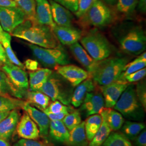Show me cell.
Listing matches in <instances>:
<instances>
[{
	"label": "cell",
	"mask_w": 146,
	"mask_h": 146,
	"mask_svg": "<svg viewBox=\"0 0 146 146\" xmlns=\"http://www.w3.org/2000/svg\"><path fill=\"white\" fill-rule=\"evenodd\" d=\"M73 110V108L71 107L62 104L61 102L56 100L54 101L52 103L49 104L48 107L44 110H46L51 113L58 114L64 111L71 112Z\"/></svg>",
	"instance_id": "38"
},
{
	"label": "cell",
	"mask_w": 146,
	"mask_h": 146,
	"mask_svg": "<svg viewBox=\"0 0 146 146\" xmlns=\"http://www.w3.org/2000/svg\"><path fill=\"white\" fill-rule=\"evenodd\" d=\"M16 7L24 13L26 20L36 21V1L35 0H14Z\"/></svg>",
	"instance_id": "32"
},
{
	"label": "cell",
	"mask_w": 146,
	"mask_h": 146,
	"mask_svg": "<svg viewBox=\"0 0 146 146\" xmlns=\"http://www.w3.org/2000/svg\"><path fill=\"white\" fill-rule=\"evenodd\" d=\"M14 146H47V145L42 141L21 139L17 141Z\"/></svg>",
	"instance_id": "43"
},
{
	"label": "cell",
	"mask_w": 146,
	"mask_h": 146,
	"mask_svg": "<svg viewBox=\"0 0 146 146\" xmlns=\"http://www.w3.org/2000/svg\"><path fill=\"white\" fill-rule=\"evenodd\" d=\"M0 59L1 60L2 62L3 63V64L6 63L9 61L5 54V48L1 43H0Z\"/></svg>",
	"instance_id": "48"
},
{
	"label": "cell",
	"mask_w": 146,
	"mask_h": 146,
	"mask_svg": "<svg viewBox=\"0 0 146 146\" xmlns=\"http://www.w3.org/2000/svg\"><path fill=\"white\" fill-rule=\"evenodd\" d=\"M114 20L111 9L101 0H96L86 14L80 18L83 27H104L110 26Z\"/></svg>",
	"instance_id": "6"
},
{
	"label": "cell",
	"mask_w": 146,
	"mask_h": 146,
	"mask_svg": "<svg viewBox=\"0 0 146 146\" xmlns=\"http://www.w3.org/2000/svg\"><path fill=\"white\" fill-rule=\"evenodd\" d=\"M1 68L11 84L25 98L29 88V80L25 69L9 61L3 64Z\"/></svg>",
	"instance_id": "9"
},
{
	"label": "cell",
	"mask_w": 146,
	"mask_h": 146,
	"mask_svg": "<svg viewBox=\"0 0 146 146\" xmlns=\"http://www.w3.org/2000/svg\"><path fill=\"white\" fill-rule=\"evenodd\" d=\"M25 98L27 103L42 111L46 110L50 104V98L40 91H28Z\"/></svg>",
	"instance_id": "25"
},
{
	"label": "cell",
	"mask_w": 146,
	"mask_h": 146,
	"mask_svg": "<svg viewBox=\"0 0 146 146\" xmlns=\"http://www.w3.org/2000/svg\"><path fill=\"white\" fill-rule=\"evenodd\" d=\"M16 130L21 139L37 140L40 136L37 125L26 111L20 119Z\"/></svg>",
	"instance_id": "14"
},
{
	"label": "cell",
	"mask_w": 146,
	"mask_h": 146,
	"mask_svg": "<svg viewBox=\"0 0 146 146\" xmlns=\"http://www.w3.org/2000/svg\"><path fill=\"white\" fill-rule=\"evenodd\" d=\"M52 73V70L48 68H38L36 70L29 73L30 90L38 91Z\"/></svg>",
	"instance_id": "22"
},
{
	"label": "cell",
	"mask_w": 146,
	"mask_h": 146,
	"mask_svg": "<svg viewBox=\"0 0 146 146\" xmlns=\"http://www.w3.org/2000/svg\"><path fill=\"white\" fill-rule=\"evenodd\" d=\"M25 102L14 97L0 96V112L22 108Z\"/></svg>",
	"instance_id": "34"
},
{
	"label": "cell",
	"mask_w": 146,
	"mask_h": 146,
	"mask_svg": "<svg viewBox=\"0 0 146 146\" xmlns=\"http://www.w3.org/2000/svg\"><path fill=\"white\" fill-rule=\"evenodd\" d=\"M0 96L14 97L19 99L24 98L22 94L11 84L5 73L2 70H0Z\"/></svg>",
	"instance_id": "26"
},
{
	"label": "cell",
	"mask_w": 146,
	"mask_h": 146,
	"mask_svg": "<svg viewBox=\"0 0 146 146\" xmlns=\"http://www.w3.org/2000/svg\"><path fill=\"white\" fill-rule=\"evenodd\" d=\"M88 140L84 128V121L69 131V135L66 143L68 146H87Z\"/></svg>",
	"instance_id": "23"
},
{
	"label": "cell",
	"mask_w": 146,
	"mask_h": 146,
	"mask_svg": "<svg viewBox=\"0 0 146 146\" xmlns=\"http://www.w3.org/2000/svg\"><path fill=\"white\" fill-rule=\"evenodd\" d=\"M113 108L128 120L139 121L145 117L144 108L137 97L135 87L133 84L128 85Z\"/></svg>",
	"instance_id": "4"
},
{
	"label": "cell",
	"mask_w": 146,
	"mask_h": 146,
	"mask_svg": "<svg viewBox=\"0 0 146 146\" xmlns=\"http://www.w3.org/2000/svg\"><path fill=\"white\" fill-rule=\"evenodd\" d=\"M62 122L68 130L70 131L82 122L80 113L78 110H73L63 118Z\"/></svg>",
	"instance_id": "37"
},
{
	"label": "cell",
	"mask_w": 146,
	"mask_h": 146,
	"mask_svg": "<svg viewBox=\"0 0 146 146\" xmlns=\"http://www.w3.org/2000/svg\"><path fill=\"white\" fill-rule=\"evenodd\" d=\"M129 84L125 80H117L109 84L101 86L100 90L104 98L105 107L113 108Z\"/></svg>",
	"instance_id": "11"
},
{
	"label": "cell",
	"mask_w": 146,
	"mask_h": 146,
	"mask_svg": "<svg viewBox=\"0 0 146 146\" xmlns=\"http://www.w3.org/2000/svg\"><path fill=\"white\" fill-rule=\"evenodd\" d=\"M81 106V109L86 116L100 114L105 107L104 98L101 92L94 90L87 93Z\"/></svg>",
	"instance_id": "13"
},
{
	"label": "cell",
	"mask_w": 146,
	"mask_h": 146,
	"mask_svg": "<svg viewBox=\"0 0 146 146\" xmlns=\"http://www.w3.org/2000/svg\"><path fill=\"white\" fill-rule=\"evenodd\" d=\"M136 93L143 108H146V86L145 81H141L136 85Z\"/></svg>",
	"instance_id": "39"
},
{
	"label": "cell",
	"mask_w": 146,
	"mask_h": 146,
	"mask_svg": "<svg viewBox=\"0 0 146 146\" xmlns=\"http://www.w3.org/2000/svg\"><path fill=\"white\" fill-rule=\"evenodd\" d=\"M146 66V52H144L140 54L135 60L125 64L123 72L118 80H123V78L127 75L145 68Z\"/></svg>",
	"instance_id": "31"
},
{
	"label": "cell",
	"mask_w": 146,
	"mask_h": 146,
	"mask_svg": "<svg viewBox=\"0 0 146 146\" xmlns=\"http://www.w3.org/2000/svg\"><path fill=\"white\" fill-rule=\"evenodd\" d=\"M25 68L27 69L34 72L38 69V63L36 61L31 59H27L24 63Z\"/></svg>",
	"instance_id": "46"
},
{
	"label": "cell",
	"mask_w": 146,
	"mask_h": 146,
	"mask_svg": "<svg viewBox=\"0 0 146 146\" xmlns=\"http://www.w3.org/2000/svg\"><path fill=\"white\" fill-rule=\"evenodd\" d=\"M20 119L18 110H11L5 118L0 122V138L8 140L16 130Z\"/></svg>",
	"instance_id": "19"
},
{
	"label": "cell",
	"mask_w": 146,
	"mask_h": 146,
	"mask_svg": "<svg viewBox=\"0 0 146 146\" xmlns=\"http://www.w3.org/2000/svg\"><path fill=\"white\" fill-rule=\"evenodd\" d=\"M100 114L102 116V121L99 131L94 136L93 139L90 141L87 146H101L106 140L108 136L112 131L108 125L104 113L101 111Z\"/></svg>",
	"instance_id": "28"
},
{
	"label": "cell",
	"mask_w": 146,
	"mask_h": 146,
	"mask_svg": "<svg viewBox=\"0 0 146 146\" xmlns=\"http://www.w3.org/2000/svg\"><path fill=\"white\" fill-rule=\"evenodd\" d=\"M36 21L40 25L50 27L52 29L56 24L52 19L49 2L48 0H35Z\"/></svg>",
	"instance_id": "20"
},
{
	"label": "cell",
	"mask_w": 146,
	"mask_h": 146,
	"mask_svg": "<svg viewBox=\"0 0 146 146\" xmlns=\"http://www.w3.org/2000/svg\"><path fill=\"white\" fill-rule=\"evenodd\" d=\"M119 42L121 49L131 55H139L146 50V35L140 26L134 27L122 34Z\"/></svg>",
	"instance_id": "8"
},
{
	"label": "cell",
	"mask_w": 146,
	"mask_h": 146,
	"mask_svg": "<svg viewBox=\"0 0 146 146\" xmlns=\"http://www.w3.org/2000/svg\"><path fill=\"white\" fill-rule=\"evenodd\" d=\"M49 134L54 141L58 143H66L69 131L62 121H50Z\"/></svg>",
	"instance_id": "24"
},
{
	"label": "cell",
	"mask_w": 146,
	"mask_h": 146,
	"mask_svg": "<svg viewBox=\"0 0 146 146\" xmlns=\"http://www.w3.org/2000/svg\"><path fill=\"white\" fill-rule=\"evenodd\" d=\"M146 68H143L141 70L136 71L134 73H131L125 76L123 80H125L129 84L136 82L137 81H140L146 76Z\"/></svg>",
	"instance_id": "41"
},
{
	"label": "cell",
	"mask_w": 146,
	"mask_h": 146,
	"mask_svg": "<svg viewBox=\"0 0 146 146\" xmlns=\"http://www.w3.org/2000/svg\"><path fill=\"white\" fill-rule=\"evenodd\" d=\"M32 120L36 124L40 131V135L43 137H47L49 134V128L50 120L42 110L31 106L26 101L22 107Z\"/></svg>",
	"instance_id": "15"
},
{
	"label": "cell",
	"mask_w": 146,
	"mask_h": 146,
	"mask_svg": "<svg viewBox=\"0 0 146 146\" xmlns=\"http://www.w3.org/2000/svg\"><path fill=\"white\" fill-rule=\"evenodd\" d=\"M0 146H11L7 140L0 138Z\"/></svg>",
	"instance_id": "52"
},
{
	"label": "cell",
	"mask_w": 146,
	"mask_h": 146,
	"mask_svg": "<svg viewBox=\"0 0 146 146\" xmlns=\"http://www.w3.org/2000/svg\"><path fill=\"white\" fill-rule=\"evenodd\" d=\"M128 62V58L122 57H109L98 61L90 78L100 86L109 84L119 79Z\"/></svg>",
	"instance_id": "2"
},
{
	"label": "cell",
	"mask_w": 146,
	"mask_h": 146,
	"mask_svg": "<svg viewBox=\"0 0 146 146\" xmlns=\"http://www.w3.org/2000/svg\"><path fill=\"white\" fill-rule=\"evenodd\" d=\"M3 63L2 62V61H1V60L0 59V67H1V66L2 65H3Z\"/></svg>",
	"instance_id": "54"
},
{
	"label": "cell",
	"mask_w": 146,
	"mask_h": 146,
	"mask_svg": "<svg viewBox=\"0 0 146 146\" xmlns=\"http://www.w3.org/2000/svg\"><path fill=\"white\" fill-rule=\"evenodd\" d=\"M101 146H133L131 141L122 133L111 132Z\"/></svg>",
	"instance_id": "35"
},
{
	"label": "cell",
	"mask_w": 146,
	"mask_h": 146,
	"mask_svg": "<svg viewBox=\"0 0 146 146\" xmlns=\"http://www.w3.org/2000/svg\"><path fill=\"white\" fill-rule=\"evenodd\" d=\"M136 146H146V131L144 129L134 140Z\"/></svg>",
	"instance_id": "45"
},
{
	"label": "cell",
	"mask_w": 146,
	"mask_h": 146,
	"mask_svg": "<svg viewBox=\"0 0 146 146\" xmlns=\"http://www.w3.org/2000/svg\"><path fill=\"white\" fill-rule=\"evenodd\" d=\"M102 121L101 114L90 115L84 121V128L88 141H91L99 131Z\"/></svg>",
	"instance_id": "29"
},
{
	"label": "cell",
	"mask_w": 146,
	"mask_h": 146,
	"mask_svg": "<svg viewBox=\"0 0 146 146\" xmlns=\"http://www.w3.org/2000/svg\"><path fill=\"white\" fill-rule=\"evenodd\" d=\"M102 111L105 115L106 121L111 131H117L121 128L125 120L120 113L116 110L106 107Z\"/></svg>",
	"instance_id": "27"
},
{
	"label": "cell",
	"mask_w": 146,
	"mask_h": 146,
	"mask_svg": "<svg viewBox=\"0 0 146 146\" xmlns=\"http://www.w3.org/2000/svg\"><path fill=\"white\" fill-rule=\"evenodd\" d=\"M0 43L2 44L5 50V54L8 60L10 62L15 64L19 67L25 69V66L23 63L21 62L16 57L15 53L11 47V35L9 33L5 32L3 36L2 37Z\"/></svg>",
	"instance_id": "33"
},
{
	"label": "cell",
	"mask_w": 146,
	"mask_h": 146,
	"mask_svg": "<svg viewBox=\"0 0 146 146\" xmlns=\"http://www.w3.org/2000/svg\"><path fill=\"white\" fill-rule=\"evenodd\" d=\"M62 5L73 13L78 11V0H52Z\"/></svg>",
	"instance_id": "42"
},
{
	"label": "cell",
	"mask_w": 146,
	"mask_h": 146,
	"mask_svg": "<svg viewBox=\"0 0 146 146\" xmlns=\"http://www.w3.org/2000/svg\"><path fill=\"white\" fill-rule=\"evenodd\" d=\"M106 5H114L117 3L118 0H101Z\"/></svg>",
	"instance_id": "50"
},
{
	"label": "cell",
	"mask_w": 146,
	"mask_h": 146,
	"mask_svg": "<svg viewBox=\"0 0 146 146\" xmlns=\"http://www.w3.org/2000/svg\"><path fill=\"white\" fill-rule=\"evenodd\" d=\"M52 29L58 41L63 45L70 46L78 42L82 36L81 31L73 26H60L56 25Z\"/></svg>",
	"instance_id": "16"
},
{
	"label": "cell",
	"mask_w": 146,
	"mask_h": 146,
	"mask_svg": "<svg viewBox=\"0 0 146 146\" xmlns=\"http://www.w3.org/2000/svg\"><path fill=\"white\" fill-rule=\"evenodd\" d=\"M54 69L56 73L67 80L74 87L90 78V75L87 71L73 64L58 66Z\"/></svg>",
	"instance_id": "12"
},
{
	"label": "cell",
	"mask_w": 146,
	"mask_h": 146,
	"mask_svg": "<svg viewBox=\"0 0 146 146\" xmlns=\"http://www.w3.org/2000/svg\"><path fill=\"white\" fill-rule=\"evenodd\" d=\"M145 127L143 122L127 121L121 127V132L129 140H134Z\"/></svg>",
	"instance_id": "30"
},
{
	"label": "cell",
	"mask_w": 146,
	"mask_h": 146,
	"mask_svg": "<svg viewBox=\"0 0 146 146\" xmlns=\"http://www.w3.org/2000/svg\"><path fill=\"white\" fill-rule=\"evenodd\" d=\"M25 20L24 13L17 7H0V24L5 32L11 34Z\"/></svg>",
	"instance_id": "10"
},
{
	"label": "cell",
	"mask_w": 146,
	"mask_h": 146,
	"mask_svg": "<svg viewBox=\"0 0 146 146\" xmlns=\"http://www.w3.org/2000/svg\"><path fill=\"white\" fill-rule=\"evenodd\" d=\"M138 0H118L116 5L117 11L125 15H131L135 10Z\"/></svg>",
	"instance_id": "36"
},
{
	"label": "cell",
	"mask_w": 146,
	"mask_h": 146,
	"mask_svg": "<svg viewBox=\"0 0 146 146\" xmlns=\"http://www.w3.org/2000/svg\"><path fill=\"white\" fill-rule=\"evenodd\" d=\"M95 1L96 0H78V11L75 13L76 16L80 19L84 16L94 4Z\"/></svg>",
	"instance_id": "40"
},
{
	"label": "cell",
	"mask_w": 146,
	"mask_h": 146,
	"mask_svg": "<svg viewBox=\"0 0 146 146\" xmlns=\"http://www.w3.org/2000/svg\"><path fill=\"white\" fill-rule=\"evenodd\" d=\"M11 111H2L0 112V122L5 118L8 115H9Z\"/></svg>",
	"instance_id": "51"
},
{
	"label": "cell",
	"mask_w": 146,
	"mask_h": 146,
	"mask_svg": "<svg viewBox=\"0 0 146 146\" xmlns=\"http://www.w3.org/2000/svg\"><path fill=\"white\" fill-rule=\"evenodd\" d=\"M43 111L47 115L50 121H62L63 118L70 113L69 111H64L58 114H54L49 113L46 110H43Z\"/></svg>",
	"instance_id": "44"
},
{
	"label": "cell",
	"mask_w": 146,
	"mask_h": 146,
	"mask_svg": "<svg viewBox=\"0 0 146 146\" xmlns=\"http://www.w3.org/2000/svg\"><path fill=\"white\" fill-rule=\"evenodd\" d=\"M69 46L74 56L88 72L90 78V75L94 72L98 62L95 61L78 42Z\"/></svg>",
	"instance_id": "17"
},
{
	"label": "cell",
	"mask_w": 146,
	"mask_h": 146,
	"mask_svg": "<svg viewBox=\"0 0 146 146\" xmlns=\"http://www.w3.org/2000/svg\"><path fill=\"white\" fill-rule=\"evenodd\" d=\"M80 42L89 55L97 62L109 58L113 52V47L108 39L96 29L82 36Z\"/></svg>",
	"instance_id": "3"
},
{
	"label": "cell",
	"mask_w": 146,
	"mask_h": 146,
	"mask_svg": "<svg viewBox=\"0 0 146 146\" xmlns=\"http://www.w3.org/2000/svg\"><path fill=\"white\" fill-rule=\"evenodd\" d=\"M73 87L58 73H52L38 91L47 95L50 99L58 101L69 106L73 94Z\"/></svg>",
	"instance_id": "5"
},
{
	"label": "cell",
	"mask_w": 146,
	"mask_h": 146,
	"mask_svg": "<svg viewBox=\"0 0 146 146\" xmlns=\"http://www.w3.org/2000/svg\"><path fill=\"white\" fill-rule=\"evenodd\" d=\"M54 23L60 26H72L73 17L70 11L59 3L49 0Z\"/></svg>",
	"instance_id": "18"
},
{
	"label": "cell",
	"mask_w": 146,
	"mask_h": 146,
	"mask_svg": "<svg viewBox=\"0 0 146 146\" xmlns=\"http://www.w3.org/2000/svg\"><path fill=\"white\" fill-rule=\"evenodd\" d=\"M11 35L39 47L60 48L59 41L52 29L37 22L26 20L12 31Z\"/></svg>",
	"instance_id": "1"
},
{
	"label": "cell",
	"mask_w": 146,
	"mask_h": 146,
	"mask_svg": "<svg viewBox=\"0 0 146 146\" xmlns=\"http://www.w3.org/2000/svg\"><path fill=\"white\" fill-rule=\"evenodd\" d=\"M5 32V31H3V29H2V27H1V24H0V41H1V39H2V37L3 36V34H4Z\"/></svg>",
	"instance_id": "53"
},
{
	"label": "cell",
	"mask_w": 146,
	"mask_h": 146,
	"mask_svg": "<svg viewBox=\"0 0 146 146\" xmlns=\"http://www.w3.org/2000/svg\"><path fill=\"white\" fill-rule=\"evenodd\" d=\"M34 56L47 67L55 68L58 66L68 64L69 58L67 52L60 48H47L29 44Z\"/></svg>",
	"instance_id": "7"
},
{
	"label": "cell",
	"mask_w": 146,
	"mask_h": 146,
	"mask_svg": "<svg viewBox=\"0 0 146 146\" xmlns=\"http://www.w3.org/2000/svg\"><path fill=\"white\" fill-rule=\"evenodd\" d=\"M137 7L139 11L142 14H145L146 11V0H138Z\"/></svg>",
	"instance_id": "49"
},
{
	"label": "cell",
	"mask_w": 146,
	"mask_h": 146,
	"mask_svg": "<svg viewBox=\"0 0 146 146\" xmlns=\"http://www.w3.org/2000/svg\"><path fill=\"white\" fill-rule=\"evenodd\" d=\"M16 7L14 0H0V7Z\"/></svg>",
	"instance_id": "47"
},
{
	"label": "cell",
	"mask_w": 146,
	"mask_h": 146,
	"mask_svg": "<svg viewBox=\"0 0 146 146\" xmlns=\"http://www.w3.org/2000/svg\"><path fill=\"white\" fill-rule=\"evenodd\" d=\"M95 90V84L90 78L84 80L76 86L73 91L70 104L75 108L79 107L83 103L87 93Z\"/></svg>",
	"instance_id": "21"
}]
</instances>
